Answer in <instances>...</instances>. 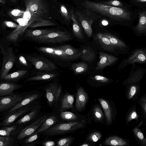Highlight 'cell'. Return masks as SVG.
I'll return each mask as SVG.
<instances>
[{
    "label": "cell",
    "mask_w": 146,
    "mask_h": 146,
    "mask_svg": "<svg viewBox=\"0 0 146 146\" xmlns=\"http://www.w3.org/2000/svg\"><path fill=\"white\" fill-rule=\"evenodd\" d=\"M0 2L2 4H5V0H0Z\"/></svg>",
    "instance_id": "94428289"
},
{
    "label": "cell",
    "mask_w": 146,
    "mask_h": 146,
    "mask_svg": "<svg viewBox=\"0 0 146 146\" xmlns=\"http://www.w3.org/2000/svg\"><path fill=\"white\" fill-rule=\"evenodd\" d=\"M48 105L54 111L57 109L62 92V87L55 79L43 86Z\"/></svg>",
    "instance_id": "3957f363"
},
{
    "label": "cell",
    "mask_w": 146,
    "mask_h": 146,
    "mask_svg": "<svg viewBox=\"0 0 146 146\" xmlns=\"http://www.w3.org/2000/svg\"><path fill=\"white\" fill-rule=\"evenodd\" d=\"M39 101L36 100L16 110L7 113L0 122L1 126H7L11 125L18 119L23 115L29 112L34 107L39 104Z\"/></svg>",
    "instance_id": "52a82bcc"
},
{
    "label": "cell",
    "mask_w": 146,
    "mask_h": 146,
    "mask_svg": "<svg viewBox=\"0 0 146 146\" xmlns=\"http://www.w3.org/2000/svg\"><path fill=\"white\" fill-rule=\"evenodd\" d=\"M88 96L84 88L81 87L78 89L76 102V107L81 111L85 107L88 100Z\"/></svg>",
    "instance_id": "603a6c76"
},
{
    "label": "cell",
    "mask_w": 146,
    "mask_h": 146,
    "mask_svg": "<svg viewBox=\"0 0 146 146\" xmlns=\"http://www.w3.org/2000/svg\"><path fill=\"white\" fill-rule=\"evenodd\" d=\"M28 92L0 97V111L10 109L19 103Z\"/></svg>",
    "instance_id": "30bf717a"
},
{
    "label": "cell",
    "mask_w": 146,
    "mask_h": 146,
    "mask_svg": "<svg viewBox=\"0 0 146 146\" xmlns=\"http://www.w3.org/2000/svg\"><path fill=\"white\" fill-rule=\"evenodd\" d=\"M136 63H146V48H140L134 50L127 58L121 62L118 68L119 70L124 68L129 64Z\"/></svg>",
    "instance_id": "ba28073f"
},
{
    "label": "cell",
    "mask_w": 146,
    "mask_h": 146,
    "mask_svg": "<svg viewBox=\"0 0 146 146\" xmlns=\"http://www.w3.org/2000/svg\"><path fill=\"white\" fill-rule=\"evenodd\" d=\"M118 58L108 53L100 52L99 60L98 62L96 69L100 70L110 65L118 60Z\"/></svg>",
    "instance_id": "e0dca14e"
},
{
    "label": "cell",
    "mask_w": 146,
    "mask_h": 146,
    "mask_svg": "<svg viewBox=\"0 0 146 146\" xmlns=\"http://www.w3.org/2000/svg\"><path fill=\"white\" fill-rule=\"evenodd\" d=\"M25 55L36 71L53 72L57 70L54 63L45 56L35 53Z\"/></svg>",
    "instance_id": "5b68a950"
},
{
    "label": "cell",
    "mask_w": 146,
    "mask_h": 146,
    "mask_svg": "<svg viewBox=\"0 0 146 146\" xmlns=\"http://www.w3.org/2000/svg\"><path fill=\"white\" fill-rule=\"evenodd\" d=\"M29 71L27 70H20L8 74L2 80L7 82H16L25 78Z\"/></svg>",
    "instance_id": "cb8c5ba5"
},
{
    "label": "cell",
    "mask_w": 146,
    "mask_h": 146,
    "mask_svg": "<svg viewBox=\"0 0 146 146\" xmlns=\"http://www.w3.org/2000/svg\"><path fill=\"white\" fill-rule=\"evenodd\" d=\"M74 101V97L73 95L69 94H65L61 99L59 111H62L66 109L72 108Z\"/></svg>",
    "instance_id": "836d02e7"
},
{
    "label": "cell",
    "mask_w": 146,
    "mask_h": 146,
    "mask_svg": "<svg viewBox=\"0 0 146 146\" xmlns=\"http://www.w3.org/2000/svg\"><path fill=\"white\" fill-rule=\"evenodd\" d=\"M61 118L64 120H74L77 119V116L75 114L69 111H61L60 113Z\"/></svg>",
    "instance_id": "7bdbcfd3"
},
{
    "label": "cell",
    "mask_w": 146,
    "mask_h": 146,
    "mask_svg": "<svg viewBox=\"0 0 146 146\" xmlns=\"http://www.w3.org/2000/svg\"><path fill=\"white\" fill-rule=\"evenodd\" d=\"M126 96L127 99L135 101L137 100L140 94L139 84H131L126 86Z\"/></svg>",
    "instance_id": "44dd1931"
},
{
    "label": "cell",
    "mask_w": 146,
    "mask_h": 146,
    "mask_svg": "<svg viewBox=\"0 0 146 146\" xmlns=\"http://www.w3.org/2000/svg\"><path fill=\"white\" fill-rule=\"evenodd\" d=\"M88 68V65L84 62L74 63L72 65V70L76 74L84 72L86 71Z\"/></svg>",
    "instance_id": "f35d334b"
},
{
    "label": "cell",
    "mask_w": 146,
    "mask_h": 146,
    "mask_svg": "<svg viewBox=\"0 0 146 146\" xmlns=\"http://www.w3.org/2000/svg\"><path fill=\"white\" fill-rule=\"evenodd\" d=\"M26 8L36 16L42 18L47 12V7L44 0H24Z\"/></svg>",
    "instance_id": "8fae6325"
},
{
    "label": "cell",
    "mask_w": 146,
    "mask_h": 146,
    "mask_svg": "<svg viewBox=\"0 0 146 146\" xmlns=\"http://www.w3.org/2000/svg\"><path fill=\"white\" fill-rule=\"evenodd\" d=\"M98 100L104 110L106 116L107 123L111 125L113 119L112 110L111 105L108 101L102 98H99Z\"/></svg>",
    "instance_id": "83f0119b"
},
{
    "label": "cell",
    "mask_w": 146,
    "mask_h": 146,
    "mask_svg": "<svg viewBox=\"0 0 146 146\" xmlns=\"http://www.w3.org/2000/svg\"><path fill=\"white\" fill-rule=\"evenodd\" d=\"M102 25L104 26H106L108 24V22L106 20H103L102 21Z\"/></svg>",
    "instance_id": "91938a15"
},
{
    "label": "cell",
    "mask_w": 146,
    "mask_h": 146,
    "mask_svg": "<svg viewBox=\"0 0 146 146\" xmlns=\"http://www.w3.org/2000/svg\"><path fill=\"white\" fill-rule=\"evenodd\" d=\"M106 145L117 146H129L130 141L117 136L110 137L106 139L104 141Z\"/></svg>",
    "instance_id": "484cf974"
},
{
    "label": "cell",
    "mask_w": 146,
    "mask_h": 146,
    "mask_svg": "<svg viewBox=\"0 0 146 146\" xmlns=\"http://www.w3.org/2000/svg\"><path fill=\"white\" fill-rule=\"evenodd\" d=\"M70 13L71 19L73 21L72 29L74 34L76 37L79 39H82L83 38V36L82 29L72 9H71Z\"/></svg>",
    "instance_id": "d6a6232c"
},
{
    "label": "cell",
    "mask_w": 146,
    "mask_h": 146,
    "mask_svg": "<svg viewBox=\"0 0 146 146\" xmlns=\"http://www.w3.org/2000/svg\"><path fill=\"white\" fill-rule=\"evenodd\" d=\"M38 134L35 132H34L31 134L24 141L23 145L26 144L30 143L36 140L38 137Z\"/></svg>",
    "instance_id": "816d5d0a"
},
{
    "label": "cell",
    "mask_w": 146,
    "mask_h": 146,
    "mask_svg": "<svg viewBox=\"0 0 146 146\" xmlns=\"http://www.w3.org/2000/svg\"><path fill=\"white\" fill-rule=\"evenodd\" d=\"M22 125L14 124L12 126L2 127L0 129V136H11L16 134L20 130Z\"/></svg>",
    "instance_id": "4dcf8cb0"
},
{
    "label": "cell",
    "mask_w": 146,
    "mask_h": 146,
    "mask_svg": "<svg viewBox=\"0 0 146 146\" xmlns=\"http://www.w3.org/2000/svg\"><path fill=\"white\" fill-rule=\"evenodd\" d=\"M39 143H40V142L38 141H35L33 142L30 143L24 144L22 145L21 146H36V145L38 144Z\"/></svg>",
    "instance_id": "6f0895ef"
},
{
    "label": "cell",
    "mask_w": 146,
    "mask_h": 146,
    "mask_svg": "<svg viewBox=\"0 0 146 146\" xmlns=\"http://www.w3.org/2000/svg\"><path fill=\"white\" fill-rule=\"evenodd\" d=\"M93 79L97 82L103 83H107L110 81L109 78L100 75L94 76Z\"/></svg>",
    "instance_id": "db71d44e"
},
{
    "label": "cell",
    "mask_w": 146,
    "mask_h": 146,
    "mask_svg": "<svg viewBox=\"0 0 146 146\" xmlns=\"http://www.w3.org/2000/svg\"><path fill=\"white\" fill-rule=\"evenodd\" d=\"M82 5L86 8L108 17L117 23L129 27L137 16L136 10H133L130 5L123 7L108 5L103 3L85 1Z\"/></svg>",
    "instance_id": "6da1fadb"
},
{
    "label": "cell",
    "mask_w": 146,
    "mask_h": 146,
    "mask_svg": "<svg viewBox=\"0 0 146 146\" xmlns=\"http://www.w3.org/2000/svg\"><path fill=\"white\" fill-rule=\"evenodd\" d=\"M74 138L71 136L65 137L59 139L56 142L58 146H68L72 144Z\"/></svg>",
    "instance_id": "60d3db41"
},
{
    "label": "cell",
    "mask_w": 146,
    "mask_h": 146,
    "mask_svg": "<svg viewBox=\"0 0 146 146\" xmlns=\"http://www.w3.org/2000/svg\"><path fill=\"white\" fill-rule=\"evenodd\" d=\"M96 38L100 46L104 50L111 52L115 51V48L111 44L108 38L103 33H98L96 35Z\"/></svg>",
    "instance_id": "7402d4cb"
},
{
    "label": "cell",
    "mask_w": 146,
    "mask_h": 146,
    "mask_svg": "<svg viewBox=\"0 0 146 146\" xmlns=\"http://www.w3.org/2000/svg\"><path fill=\"white\" fill-rule=\"evenodd\" d=\"M36 74L27 78L25 82L52 81L57 77L58 74L55 71L46 72L36 71Z\"/></svg>",
    "instance_id": "9a60e30c"
},
{
    "label": "cell",
    "mask_w": 146,
    "mask_h": 146,
    "mask_svg": "<svg viewBox=\"0 0 146 146\" xmlns=\"http://www.w3.org/2000/svg\"><path fill=\"white\" fill-rule=\"evenodd\" d=\"M81 59L86 61L92 62L95 59L96 54L94 51L90 47H83L82 50Z\"/></svg>",
    "instance_id": "e575fe53"
},
{
    "label": "cell",
    "mask_w": 146,
    "mask_h": 146,
    "mask_svg": "<svg viewBox=\"0 0 146 146\" xmlns=\"http://www.w3.org/2000/svg\"><path fill=\"white\" fill-rule=\"evenodd\" d=\"M102 135L99 131H96L91 133L88 136V139L93 142L98 141L102 137Z\"/></svg>",
    "instance_id": "681fc988"
},
{
    "label": "cell",
    "mask_w": 146,
    "mask_h": 146,
    "mask_svg": "<svg viewBox=\"0 0 146 146\" xmlns=\"http://www.w3.org/2000/svg\"><path fill=\"white\" fill-rule=\"evenodd\" d=\"M143 123V121L142 118L139 123L137 126L134 128L132 131L134 137L138 143L141 146H146V138L140 128V127Z\"/></svg>",
    "instance_id": "f546056e"
},
{
    "label": "cell",
    "mask_w": 146,
    "mask_h": 146,
    "mask_svg": "<svg viewBox=\"0 0 146 146\" xmlns=\"http://www.w3.org/2000/svg\"><path fill=\"white\" fill-rule=\"evenodd\" d=\"M11 2L14 3H16L17 2L16 0H9Z\"/></svg>",
    "instance_id": "be15d7a7"
},
{
    "label": "cell",
    "mask_w": 146,
    "mask_h": 146,
    "mask_svg": "<svg viewBox=\"0 0 146 146\" xmlns=\"http://www.w3.org/2000/svg\"><path fill=\"white\" fill-rule=\"evenodd\" d=\"M137 102L142 109L144 119V124L146 127V102L137 100Z\"/></svg>",
    "instance_id": "f5cc1de1"
},
{
    "label": "cell",
    "mask_w": 146,
    "mask_h": 146,
    "mask_svg": "<svg viewBox=\"0 0 146 146\" xmlns=\"http://www.w3.org/2000/svg\"><path fill=\"white\" fill-rule=\"evenodd\" d=\"M85 124L84 120L65 123H56L42 133L47 136L66 134L78 129Z\"/></svg>",
    "instance_id": "277c9868"
},
{
    "label": "cell",
    "mask_w": 146,
    "mask_h": 146,
    "mask_svg": "<svg viewBox=\"0 0 146 146\" xmlns=\"http://www.w3.org/2000/svg\"><path fill=\"white\" fill-rule=\"evenodd\" d=\"M31 23L28 20L22 17L17 28L10 33H17L21 35L23 33L25 30Z\"/></svg>",
    "instance_id": "8d00e7d4"
},
{
    "label": "cell",
    "mask_w": 146,
    "mask_h": 146,
    "mask_svg": "<svg viewBox=\"0 0 146 146\" xmlns=\"http://www.w3.org/2000/svg\"><path fill=\"white\" fill-rule=\"evenodd\" d=\"M22 18L28 20L31 23L35 21L39 20L41 19H39L27 8H26Z\"/></svg>",
    "instance_id": "b9f144b4"
},
{
    "label": "cell",
    "mask_w": 146,
    "mask_h": 146,
    "mask_svg": "<svg viewBox=\"0 0 146 146\" xmlns=\"http://www.w3.org/2000/svg\"><path fill=\"white\" fill-rule=\"evenodd\" d=\"M1 52L3 56L2 61L0 73V79L3 78L8 74L15 63L17 55L14 53L13 47H8L5 49L0 44Z\"/></svg>",
    "instance_id": "8992f818"
},
{
    "label": "cell",
    "mask_w": 146,
    "mask_h": 146,
    "mask_svg": "<svg viewBox=\"0 0 146 146\" xmlns=\"http://www.w3.org/2000/svg\"><path fill=\"white\" fill-rule=\"evenodd\" d=\"M3 23L5 27L11 28L16 29L18 25L13 22L8 21H4Z\"/></svg>",
    "instance_id": "11a10c76"
},
{
    "label": "cell",
    "mask_w": 146,
    "mask_h": 146,
    "mask_svg": "<svg viewBox=\"0 0 146 146\" xmlns=\"http://www.w3.org/2000/svg\"><path fill=\"white\" fill-rule=\"evenodd\" d=\"M44 93V92L38 90L28 92L19 103L9 109L8 113L14 111L35 101L39 99L42 97Z\"/></svg>",
    "instance_id": "4fadbf2b"
},
{
    "label": "cell",
    "mask_w": 146,
    "mask_h": 146,
    "mask_svg": "<svg viewBox=\"0 0 146 146\" xmlns=\"http://www.w3.org/2000/svg\"><path fill=\"white\" fill-rule=\"evenodd\" d=\"M90 145H91L87 143H84L81 145V146H89Z\"/></svg>",
    "instance_id": "6125c7cd"
},
{
    "label": "cell",
    "mask_w": 146,
    "mask_h": 146,
    "mask_svg": "<svg viewBox=\"0 0 146 146\" xmlns=\"http://www.w3.org/2000/svg\"><path fill=\"white\" fill-rule=\"evenodd\" d=\"M23 84H17L11 82H2L0 84V96H4L15 94L14 92L21 88Z\"/></svg>",
    "instance_id": "2e32d148"
},
{
    "label": "cell",
    "mask_w": 146,
    "mask_h": 146,
    "mask_svg": "<svg viewBox=\"0 0 146 146\" xmlns=\"http://www.w3.org/2000/svg\"><path fill=\"white\" fill-rule=\"evenodd\" d=\"M20 35L17 33H10L6 37L7 41L14 44L16 43L19 40Z\"/></svg>",
    "instance_id": "f907efd6"
},
{
    "label": "cell",
    "mask_w": 146,
    "mask_h": 146,
    "mask_svg": "<svg viewBox=\"0 0 146 146\" xmlns=\"http://www.w3.org/2000/svg\"><path fill=\"white\" fill-rule=\"evenodd\" d=\"M40 144L44 146H55L56 145V142L53 140H46L41 141Z\"/></svg>",
    "instance_id": "9f6ffc18"
},
{
    "label": "cell",
    "mask_w": 146,
    "mask_h": 146,
    "mask_svg": "<svg viewBox=\"0 0 146 146\" xmlns=\"http://www.w3.org/2000/svg\"><path fill=\"white\" fill-rule=\"evenodd\" d=\"M17 67L21 70H29L33 66L27 60L25 54H19L17 55L16 62Z\"/></svg>",
    "instance_id": "1f68e13d"
},
{
    "label": "cell",
    "mask_w": 146,
    "mask_h": 146,
    "mask_svg": "<svg viewBox=\"0 0 146 146\" xmlns=\"http://www.w3.org/2000/svg\"><path fill=\"white\" fill-rule=\"evenodd\" d=\"M16 141L13 136H0V146L16 145Z\"/></svg>",
    "instance_id": "ab89813d"
},
{
    "label": "cell",
    "mask_w": 146,
    "mask_h": 146,
    "mask_svg": "<svg viewBox=\"0 0 146 146\" xmlns=\"http://www.w3.org/2000/svg\"><path fill=\"white\" fill-rule=\"evenodd\" d=\"M60 12L65 20L69 21L71 19L70 13L69 14L66 7L63 5H61L60 8Z\"/></svg>",
    "instance_id": "7dc6e473"
},
{
    "label": "cell",
    "mask_w": 146,
    "mask_h": 146,
    "mask_svg": "<svg viewBox=\"0 0 146 146\" xmlns=\"http://www.w3.org/2000/svg\"><path fill=\"white\" fill-rule=\"evenodd\" d=\"M76 14L85 33L88 37H91L92 34L91 26L93 23V20L91 18L84 14L81 11H77Z\"/></svg>",
    "instance_id": "ac0fdd59"
},
{
    "label": "cell",
    "mask_w": 146,
    "mask_h": 146,
    "mask_svg": "<svg viewBox=\"0 0 146 146\" xmlns=\"http://www.w3.org/2000/svg\"><path fill=\"white\" fill-rule=\"evenodd\" d=\"M139 115L136 111V106L134 104L130 107L127 111L125 118L126 123L128 125L129 123L133 119H135L136 122H138Z\"/></svg>",
    "instance_id": "d590c367"
},
{
    "label": "cell",
    "mask_w": 146,
    "mask_h": 146,
    "mask_svg": "<svg viewBox=\"0 0 146 146\" xmlns=\"http://www.w3.org/2000/svg\"><path fill=\"white\" fill-rule=\"evenodd\" d=\"M50 114H45L41 116L30 125L22 129L18 135L17 139L21 140L35 132L42 125Z\"/></svg>",
    "instance_id": "7c38bea8"
},
{
    "label": "cell",
    "mask_w": 146,
    "mask_h": 146,
    "mask_svg": "<svg viewBox=\"0 0 146 146\" xmlns=\"http://www.w3.org/2000/svg\"><path fill=\"white\" fill-rule=\"evenodd\" d=\"M93 113L94 116L97 120L101 121L103 119V113L100 107H95L94 109Z\"/></svg>",
    "instance_id": "bcb514c9"
},
{
    "label": "cell",
    "mask_w": 146,
    "mask_h": 146,
    "mask_svg": "<svg viewBox=\"0 0 146 146\" xmlns=\"http://www.w3.org/2000/svg\"><path fill=\"white\" fill-rule=\"evenodd\" d=\"M129 3L139 9L146 7V0H129Z\"/></svg>",
    "instance_id": "c3c4849f"
},
{
    "label": "cell",
    "mask_w": 146,
    "mask_h": 146,
    "mask_svg": "<svg viewBox=\"0 0 146 146\" xmlns=\"http://www.w3.org/2000/svg\"><path fill=\"white\" fill-rule=\"evenodd\" d=\"M103 3L108 5L120 7H125L129 5L124 4L122 2L117 0H111Z\"/></svg>",
    "instance_id": "f6af8a7d"
},
{
    "label": "cell",
    "mask_w": 146,
    "mask_h": 146,
    "mask_svg": "<svg viewBox=\"0 0 146 146\" xmlns=\"http://www.w3.org/2000/svg\"><path fill=\"white\" fill-rule=\"evenodd\" d=\"M103 34L109 40L111 44L115 49H119L128 52L129 48L123 41L115 36L109 33H105Z\"/></svg>",
    "instance_id": "ffe728a7"
},
{
    "label": "cell",
    "mask_w": 146,
    "mask_h": 146,
    "mask_svg": "<svg viewBox=\"0 0 146 146\" xmlns=\"http://www.w3.org/2000/svg\"><path fill=\"white\" fill-rule=\"evenodd\" d=\"M36 49L44 55L50 58L53 61L58 60H70L68 56L63 50L56 47L40 46L36 47Z\"/></svg>",
    "instance_id": "9c48e42d"
},
{
    "label": "cell",
    "mask_w": 146,
    "mask_h": 146,
    "mask_svg": "<svg viewBox=\"0 0 146 146\" xmlns=\"http://www.w3.org/2000/svg\"><path fill=\"white\" fill-rule=\"evenodd\" d=\"M54 30L49 29L33 30L26 29L23 33L25 37L29 40L32 38L44 35Z\"/></svg>",
    "instance_id": "f1b7e54d"
},
{
    "label": "cell",
    "mask_w": 146,
    "mask_h": 146,
    "mask_svg": "<svg viewBox=\"0 0 146 146\" xmlns=\"http://www.w3.org/2000/svg\"><path fill=\"white\" fill-rule=\"evenodd\" d=\"M72 39L71 35L68 32L54 30L44 35L29 40L40 44H49L62 43Z\"/></svg>",
    "instance_id": "7a4b0ae2"
},
{
    "label": "cell",
    "mask_w": 146,
    "mask_h": 146,
    "mask_svg": "<svg viewBox=\"0 0 146 146\" xmlns=\"http://www.w3.org/2000/svg\"><path fill=\"white\" fill-rule=\"evenodd\" d=\"M57 47L63 50L70 60H74L81 57L82 51L74 48L70 45H64Z\"/></svg>",
    "instance_id": "d4e9b609"
},
{
    "label": "cell",
    "mask_w": 146,
    "mask_h": 146,
    "mask_svg": "<svg viewBox=\"0 0 146 146\" xmlns=\"http://www.w3.org/2000/svg\"><path fill=\"white\" fill-rule=\"evenodd\" d=\"M139 99L141 101L146 102V93L140 98Z\"/></svg>",
    "instance_id": "680465c9"
},
{
    "label": "cell",
    "mask_w": 146,
    "mask_h": 146,
    "mask_svg": "<svg viewBox=\"0 0 146 146\" xmlns=\"http://www.w3.org/2000/svg\"><path fill=\"white\" fill-rule=\"evenodd\" d=\"M56 25L55 23L50 20L42 18L39 20L32 22L28 27L35 28L40 27L54 26Z\"/></svg>",
    "instance_id": "74e56055"
},
{
    "label": "cell",
    "mask_w": 146,
    "mask_h": 146,
    "mask_svg": "<svg viewBox=\"0 0 146 146\" xmlns=\"http://www.w3.org/2000/svg\"><path fill=\"white\" fill-rule=\"evenodd\" d=\"M58 120L57 117L55 114L50 115L35 132L38 134L42 133L56 124Z\"/></svg>",
    "instance_id": "4316f807"
},
{
    "label": "cell",
    "mask_w": 146,
    "mask_h": 146,
    "mask_svg": "<svg viewBox=\"0 0 146 146\" xmlns=\"http://www.w3.org/2000/svg\"><path fill=\"white\" fill-rule=\"evenodd\" d=\"M25 11L18 9H14L9 12V15L14 19L22 17Z\"/></svg>",
    "instance_id": "ee69618b"
},
{
    "label": "cell",
    "mask_w": 146,
    "mask_h": 146,
    "mask_svg": "<svg viewBox=\"0 0 146 146\" xmlns=\"http://www.w3.org/2000/svg\"><path fill=\"white\" fill-rule=\"evenodd\" d=\"M42 107L41 105H36L29 112L18 119L15 124L18 125H23V124L33 120L39 114Z\"/></svg>",
    "instance_id": "d6986e66"
},
{
    "label": "cell",
    "mask_w": 146,
    "mask_h": 146,
    "mask_svg": "<svg viewBox=\"0 0 146 146\" xmlns=\"http://www.w3.org/2000/svg\"><path fill=\"white\" fill-rule=\"evenodd\" d=\"M138 21L133 27L134 33L137 36H146V7L137 9Z\"/></svg>",
    "instance_id": "5bb4252c"
}]
</instances>
